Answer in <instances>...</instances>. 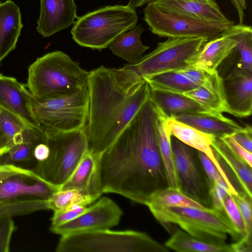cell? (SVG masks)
I'll use <instances>...</instances> for the list:
<instances>
[{"mask_svg":"<svg viewBox=\"0 0 252 252\" xmlns=\"http://www.w3.org/2000/svg\"><path fill=\"white\" fill-rule=\"evenodd\" d=\"M157 114L149 98L112 145L97 158L102 193H113L146 205L168 187L156 128Z\"/></svg>","mask_w":252,"mask_h":252,"instance_id":"obj_1","label":"cell"},{"mask_svg":"<svg viewBox=\"0 0 252 252\" xmlns=\"http://www.w3.org/2000/svg\"><path fill=\"white\" fill-rule=\"evenodd\" d=\"M87 150L98 158L109 148L149 98L146 81L125 66L89 72Z\"/></svg>","mask_w":252,"mask_h":252,"instance_id":"obj_2","label":"cell"},{"mask_svg":"<svg viewBox=\"0 0 252 252\" xmlns=\"http://www.w3.org/2000/svg\"><path fill=\"white\" fill-rule=\"evenodd\" d=\"M89 72L60 51L38 58L29 67L26 87L34 97L48 98L88 87Z\"/></svg>","mask_w":252,"mask_h":252,"instance_id":"obj_3","label":"cell"},{"mask_svg":"<svg viewBox=\"0 0 252 252\" xmlns=\"http://www.w3.org/2000/svg\"><path fill=\"white\" fill-rule=\"evenodd\" d=\"M148 207L165 226L177 224L188 234L210 244H225L227 235L237 241L242 238L224 211L189 207Z\"/></svg>","mask_w":252,"mask_h":252,"instance_id":"obj_4","label":"cell"},{"mask_svg":"<svg viewBox=\"0 0 252 252\" xmlns=\"http://www.w3.org/2000/svg\"><path fill=\"white\" fill-rule=\"evenodd\" d=\"M57 252H167L169 249L145 232L109 229L61 236Z\"/></svg>","mask_w":252,"mask_h":252,"instance_id":"obj_5","label":"cell"},{"mask_svg":"<svg viewBox=\"0 0 252 252\" xmlns=\"http://www.w3.org/2000/svg\"><path fill=\"white\" fill-rule=\"evenodd\" d=\"M137 21L135 9L127 5L106 6L78 17L71 33L80 46L101 50Z\"/></svg>","mask_w":252,"mask_h":252,"instance_id":"obj_6","label":"cell"},{"mask_svg":"<svg viewBox=\"0 0 252 252\" xmlns=\"http://www.w3.org/2000/svg\"><path fill=\"white\" fill-rule=\"evenodd\" d=\"M31 105L43 131L60 133L82 129L88 118V87L66 95L48 98H38L32 94Z\"/></svg>","mask_w":252,"mask_h":252,"instance_id":"obj_7","label":"cell"},{"mask_svg":"<svg viewBox=\"0 0 252 252\" xmlns=\"http://www.w3.org/2000/svg\"><path fill=\"white\" fill-rule=\"evenodd\" d=\"M50 149L47 159L34 170L59 190L72 175L87 150L85 128L68 132L43 131Z\"/></svg>","mask_w":252,"mask_h":252,"instance_id":"obj_8","label":"cell"},{"mask_svg":"<svg viewBox=\"0 0 252 252\" xmlns=\"http://www.w3.org/2000/svg\"><path fill=\"white\" fill-rule=\"evenodd\" d=\"M209 40L205 38H168L158 43L151 53L143 56L134 64H127L144 79L170 71H177L189 66V61Z\"/></svg>","mask_w":252,"mask_h":252,"instance_id":"obj_9","label":"cell"},{"mask_svg":"<svg viewBox=\"0 0 252 252\" xmlns=\"http://www.w3.org/2000/svg\"><path fill=\"white\" fill-rule=\"evenodd\" d=\"M144 20L152 33L160 37L205 38L211 40L233 24L200 21L159 10L151 2L144 9Z\"/></svg>","mask_w":252,"mask_h":252,"instance_id":"obj_10","label":"cell"},{"mask_svg":"<svg viewBox=\"0 0 252 252\" xmlns=\"http://www.w3.org/2000/svg\"><path fill=\"white\" fill-rule=\"evenodd\" d=\"M171 146L180 189L204 207L212 208L210 185L196 150L175 137L171 138Z\"/></svg>","mask_w":252,"mask_h":252,"instance_id":"obj_11","label":"cell"},{"mask_svg":"<svg viewBox=\"0 0 252 252\" xmlns=\"http://www.w3.org/2000/svg\"><path fill=\"white\" fill-rule=\"evenodd\" d=\"M122 215V210L113 200L103 197L75 219L57 226H50V230L53 233L63 236L109 229L118 224Z\"/></svg>","mask_w":252,"mask_h":252,"instance_id":"obj_12","label":"cell"},{"mask_svg":"<svg viewBox=\"0 0 252 252\" xmlns=\"http://www.w3.org/2000/svg\"><path fill=\"white\" fill-rule=\"evenodd\" d=\"M31 97L26 85L0 74V108L17 117L28 127L43 131L32 110Z\"/></svg>","mask_w":252,"mask_h":252,"instance_id":"obj_13","label":"cell"},{"mask_svg":"<svg viewBox=\"0 0 252 252\" xmlns=\"http://www.w3.org/2000/svg\"><path fill=\"white\" fill-rule=\"evenodd\" d=\"M222 79L229 114L239 118L250 116L252 112V71L235 68Z\"/></svg>","mask_w":252,"mask_h":252,"instance_id":"obj_14","label":"cell"},{"mask_svg":"<svg viewBox=\"0 0 252 252\" xmlns=\"http://www.w3.org/2000/svg\"><path fill=\"white\" fill-rule=\"evenodd\" d=\"M160 10L207 22L234 24L222 12L216 0H152Z\"/></svg>","mask_w":252,"mask_h":252,"instance_id":"obj_15","label":"cell"},{"mask_svg":"<svg viewBox=\"0 0 252 252\" xmlns=\"http://www.w3.org/2000/svg\"><path fill=\"white\" fill-rule=\"evenodd\" d=\"M24 175L45 181L34 170L25 168L14 163H6L0 157V182L11 176ZM49 209V200L27 198L10 200H0V219L28 215Z\"/></svg>","mask_w":252,"mask_h":252,"instance_id":"obj_16","label":"cell"},{"mask_svg":"<svg viewBox=\"0 0 252 252\" xmlns=\"http://www.w3.org/2000/svg\"><path fill=\"white\" fill-rule=\"evenodd\" d=\"M36 30L44 37L69 27L75 22L77 6L74 0H40Z\"/></svg>","mask_w":252,"mask_h":252,"instance_id":"obj_17","label":"cell"},{"mask_svg":"<svg viewBox=\"0 0 252 252\" xmlns=\"http://www.w3.org/2000/svg\"><path fill=\"white\" fill-rule=\"evenodd\" d=\"M221 34L234 39L236 45L220 63L217 72L223 78L235 68L252 71V28L244 24H233L224 30Z\"/></svg>","mask_w":252,"mask_h":252,"instance_id":"obj_18","label":"cell"},{"mask_svg":"<svg viewBox=\"0 0 252 252\" xmlns=\"http://www.w3.org/2000/svg\"><path fill=\"white\" fill-rule=\"evenodd\" d=\"M165 123L170 129L172 136L187 145L206 154L220 172L228 187L230 193H237L238 191L235 186L219 164L211 147V143L214 135L203 132L174 118L165 119Z\"/></svg>","mask_w":252,"mask_h":252,"instance_id":"obj_19","label":"cell"},{"mask_svg":"<svg viewBox=\"0 0 252 252\" xmlns=\"http://www.w3.org/2000/svg\"><path fill=\"white\" fill-rule=\"evenodd\" d=\"M58 190L46 181L24 175H17L0 182V200L27 198L49 200Z\"/></svg>","mask_w":252,"mask_h":252,"instance_id":"obj_20","label":"cell"},{"mask_svg":"<svg viewBox=\"0 0 252 252\" xmlns=\"http://www.w3.org/2000/svg\"><path fill=\"white\" fill-rule=\"evenodd\" d=\"M149 98L157 114L164 119L173 118L176 115L183 113L223 116L182 94L158 91L150 88Z\"/></svg>","mask_w":252,"mask_h":252,"instance_id":"obj_21","label":"cell"},{"mask_svg":"<svg viewBox=\"0 0 252 252\" xmlns=\"http://www.w3.org/2000/svg\"><path fill=\"white\" fill-rule=\"evenodd\" d=\"M235 45L236 41L234 39L220 34L206 41L189 61V66L208 74H213Z\"/></svg>","mask_w":252,"mask_h":252,"instance_id":"obj_22","label":"cell"},{"mask_svg":"<svg viewBox=\"0 0 252 252\" xmlns=\"http://www.w3.org/2000/svg\"><path fill=\"white\" fill-rule=\"evenodd\" d=\"M23 27L18 6L12 0L0 3V63L15 49Z\"/></svg>","mask_w":252,"mask_h":252,"instance_id":"obj_23","label":"cell"},{"mask_svg":"<svg viewBox=\"0 0 252 252\" xmlns=\"http://www.w3.org/2000/svg\"><path fill=\"white\" fill-rule=\"evenodd\" d=\"M209 110L219 113L229 114L224 91L223 79L217 70L208 74L205 83L184 94Z\"/></svg>","mask_w":252,"mask_h":252,"instance_id":"obj_24","label":"cell"},{"mask_svg":"<svg viewBox=\"0 0 252 252\" xmlns=\"http://www.w3.org/2000/svg\"><path fill=\"white\" fill-rule=\"evenodd\" d=\"M97 158L87 150L72 175L59 190L75 189L99 198L102 193L97 180Z\"/></svg>","mask_w":252,"mask_h":252,"instance_id":"obj_25","label":"cell"},{"mask_svg":"<svg viewBox=\"0 0 252 252\" xmlns=\"http://www.w3.org/2000/svg\"><path fill=\"white\" fill-rule=\"evenodd\" d=\"M173 118L200 131L218 137L232 135L243 127L223 115L216 116L206 114L183 113L176 115Z\"/></svg>","mask_w":252,"mask_h":252,"instance_id":"obj_26","label":"cell"},{"mask_svg":"<svg viewBox=\"0 0 252 252\" xmlns=\"http://www.w3.org/2000/svg\"><path fill=\"white\" fill-rule=\"evenodd\" d=\"M211 147L232 171L242 190L252 197V167L235 154L221 137L214 136Z\"/></svg>","mask_w":252,"mask_h":252,"instance_id":"obj_27","label":"cell"},{"mask_svg":"<svg viewBox=\"0 0 252 252\" xmlns=\"http://www.w3.org/2000/svg\"><path fill=\"white\" fill-rule=\"evenodd\" d=\"M144 31V29L141 25L136 26L120 35L108 47L114 55L126 60L130 64H136L149 48L141 41V35Z\"/></svg>","mask_w":252,"mask_h":252,"instance_id":"obj_28","label":"cell"},{"mask_svg":"<svg viewBox=\"0 0 252 252\" xmlns=\"http://www.w3.org/2000/svg\"><path fill=\"white\" fill-rule=\"evenodd\" d=\"M164 246L178 252H233L232 245H216L200 240L177 229Z\"/></svg>","mask_w":252,"mask_h":252,"instance_id":"obj_29","label":"cell"},{"mask_svg":"<svg viewBox=\"0 0 252 252\" xmlns=\"http://www.w3.org/2000/svg\"><path fill=\"white\" fill-rule=\"evenodd\" d=\"M156 128L158 148L165 169L168 187L180 189L173 159L172 135L170 129L165 123V119L158 114L156 121Z\"/></svg>","mask_w":252,"mask_h":252,"instance_id":"obj_30","label":"cell"},{"mask_svg":"<svg viewBox=\"0 0 252 252\" xmlns=\"http://www.w3.org/2000/svg\"><path fill=\"white\" fill-rule=\"evenodd\" d=\"M145 80L152 90L175 94H183L197 87L176 71L160 73Z\"/></svg>","mask_w":252,"mask_h":252,"instance_id":"obj_31","label":"cell"},{"mask_svg":"<svg viewBox=\"0 0 252 252\" xmlns=\"http://www.w3.org/2000/svg\"><path fill=\"white\" fill-rule=\"evenodd\" d=\"M147 207H189L206 209L178 189L168 187L154 192L149 198Z\"/></svg>","mask_w":252,"mask_h":252,"instance_id":"obj_32","label":"cell"},{"mask_svg":"<svg viewBox=\"0 0 252 252\" xmlns=\"http://www.w3.org/2000/svg\"><path fill=\"white\" fill-rule=\"evenodd\" d=\"M27 127L17 117L0 108V140L7 153L22 141L24 130Z\"/></svg>","mask_w":252,"mask_h":252,"instance_id":"obj_33","label":"cell"},{"mask_svg":"<svg viewBox=\"0 0 252 252\" xmlns=\"http://www.w3.org/2000/svg\"><path fill=\"white\" fill-rule=\"evenodd\" d=\"M96 196L86 195L75 189L58 190L49 199V209L62 210L74 205L87 206L98 199Z\"/></svg>","mask_w":252,"mask_h":252,"instance_id":"obj_34","label":"cell"},{"mask_svg":"<svg viewBox=\"0 0 252 252\" xmlns=\"http://www.w3.org/2000/svg\"><path fill=\"white\" fill-rule=\"evenodd\" d=\"M231 194L239 209L244 225L245 235L241 239L252 245V197L243 190L238 191L236 194Z\"/></svg>","mask_w":252,"mask_h":252,"instance_id":"obj_35","label":"cell"},{"mask_svg":"<svg viewBox=\"0 0 252 252\" xmlns=\"http://www.w3.org/2000/svg\"><path fill=\"white\" fill-rule=\"evenodd\" d=\"M223 210L239 234L245 235L244 225L239 209L232 195L227 194L223 202Z\"/></svg>","mask_w":252,"mask_h":252,"instance_id":"obj_36","label":"cell"},{"mask_svg":"<svg viewBox=\"0 0 252 252\" xmlns=\"http://www.w3.org/2000/svg\"><path fill=\"white\" fill-rule=\"evenodd\" d=\"M88 207L81 205H74L63 210L54 211L51 219V226H57L75 219L85 212Z\"/></svg>","mask_w":252,"mask_h":252,"instance_id":"obj_37","label":"cell"},{"mask_svg":"<svg viewBox=\"0 0 252 252\" xmlns=\"http://www.w3.org/2000/svg\"><path fill=\"white\" fill-rule=\"evenodd\" d=\"M16 226L12 217L0 219V252H8Z\"/></svg>","mask_w":252,"mask_h":252,"instance_id":"obj_38","label":"cell"},{"mask_svg":"<svg viewBox=\"0 0 252 252\" xmlns=\"http://www.w3.org/2000/svg\"><path fill=\"white\" fill-rule=\"evenodd\" d=\"M212 208L219 211H224L223 202L226 196L231 193L228 187L224 180L216 182L210 190Z\"/></svg>","mask_w":252,"mask_h":252,"instance_id":"obj_39","label":"cell"},{"mask_svg":"<svg viewBox=\"0 0 252 252\" xmlns=\"http://www.w3.org/2000/svg\"><path fill=\"white\" fill-rule=\"evenodd\" d=\"M196 153L203 169L209 181L210 188L217 181L220 180H224L215 164L206 154L197 150Z\"/></svg>","mask_w":252,"mask_h":252,"instance_id":"obj_40","label":"cell"},{"mask_svg":"<svg viewBox=\"0 0 252 252\" xmlns=\"http://www.w3.org/2000/svg\"><path fill=\"white\" fill-rule=\"evenodd\" d=\"M231 149L252 167V153L238 143L232 135L221 137Z\"/></svg>","mask_w":252,"mask_h":252,"instance_id":"obj_41","label":"cell"},{"mask_svg":"<svg viewBox=\"0 0 252 252\" xmlns=\"http://www.w3.org/2000/svg\"><path fill=\"white\" fill-rule=\"evenodd\" d=\"M176 72L182 74L197 87L202 86L205 83L208 75V73L191 67Z\"/></svg>","mask_w":252,"mask_h":252,"instance_id":"obj_42","label":"cell"},{"mask_svg":"<svg viewBox=\"0 0 252 252\" xmlns=\"http://www.w3.org/2000/svg\"><path fill=\"white\" fill-rule=\"evenodd\" d=\"M232 135L238 143L252 152V127L251 125H246Z\"/></svg>","mask_w":252,"mask_h":252,"instance_id":"obj_43","label":"cell"},{"mask_svg":"<svg viewBox=\"0 0 252 252\" xmlns=\"http://www.w3.org/2000/svg\"><path fill=\"white\" fill-rule=\"evenodd\" d=\"M50 149L48 145L44 142L38 143L34 147L33 155L38 162H41L48 158L50 155Z\"/></svg>","mask_w":252,"mask_h":252,"instance_id":"obj_44","label":"cell"},{"mask_svg":"<svg viewBox=\"0 0 252 252\" xmlns=\"http://www.w3.org/2000/svg\"><path fill=\"white\" fill-rule=\"evenodd\" d=\"M235 8L239 17V24H243L245 17V11L247 8L245 0H230Z\"/></svg>","mask_w":252,"mask_h":252,"instance_id":"obj_45","label":"cell"},{"mask_svg":"<svg viewBox=\"0 0 252 252\" xmlns=\"http://www.w3.org/2000/svg\"><path fill=\"white\" fill-rule=\"evenodd\" d=\"M152 0H129V2L127 5L135 9L137 7H140L147 4Z\"/></svg>","mask_w":252,"mask_h":252,"instance_id":"obj_46","label":"cell"},{"mask_svg":"<svg viewBox=\"0 0 252 252\" xmlns=\"http://www.w3.org/2000/svg\"><path fill=\"white\" fill-rule=\"evenodd\" d=\"M6 151L0 140V157L6 154Z\"/></svg>","mask_w":252,"mask_h":252,"instance_id":"obj_47","label":"cell"}]
</instances>
